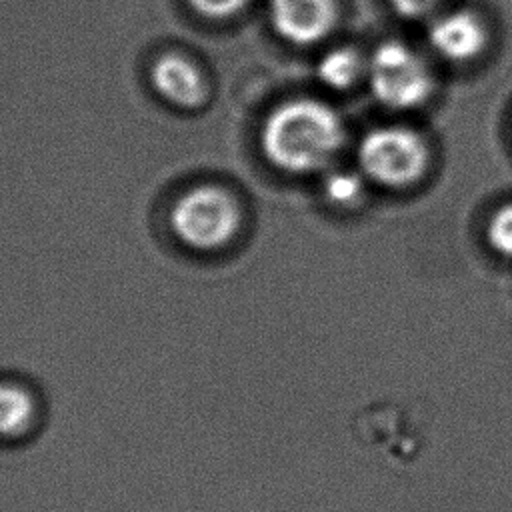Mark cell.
Masks as SVG:
<instances>
[{"mask_svg": "<svg viewBox=\"0 0 512 512\" xmlns=\"http://www.w3.org/2000/svg\"><path fill=\"white\" fill-rule=\"evenodd\" d=\"M344 142L340 116L324 102L298 98L272 110L262 126L260 144L276 168L310 174L326 168Z\"/></svg>", "mask_w": 512, "mask_h": 512, "instance_id": "cell-1", "label": "cell"}, {"mask_svg": "<svg viewBox=\"0 0 512 512\" xmlns=\"http://www.w3.org/2000/svg\"><path fill=\"white\" fill-rule=\"evenodd\" d=\"M170 224L186 246L216 250L236 236L240 208L230 192L214 184H204L184 192L176 200L170 212Z\"/></svg>", "mask_w": 512, "mask_h": 512, "instance_id": "cell-2", "label": "cell"}, {"mask_svg": "<svg viewBox=\"0 0 512 512\" xmlns=\"http://www.w3.org/2000/svg\"><path fill=\"white\" fill-rule=\"evenodd\" d=\"M368 80L374 96L394 110L414 108L432 92V76L426 62L398 40L376 46L368 62Z\"/></svg>", "mask_w": 512, "mask_h": 512, "instance_id": "cell-3", "label": "cell"}, {"mask_svg": "<svg viewBox=\"0 0 512 512\" xmlns=\"http://www.w3.org/2000/svg\"><path fill=\"white\" fill-rule=\"evenodd\" d=\"M362 172L384 186L412 184L426 168L424 140L402 126H384L368 132L358 146Z\"/></svg>", "mask_w": 512, "mask_h": 512, "instance_id": "cell-4", "label": "cell"}, {"mask_svg": "<svg viewBox=\"0 0 512 512\" xmlns=\"http://www.w3.org/2000/svg\"><path fill=\"white\" fill-rule=\"evenodd\" d=\"M334 0H270L274 30L294 44L322 40L336 22Z\"/></svg>", "mask_w": 512, "mask_h": 512, "instance_id": "cell-5", "label": "cell"}, {"mask_svg": "<svg viewBox=\"0 0 512 512\" xmlns=\"http://www.w3.org/2000/svg\"><path fill=\"white\" fill-rule=\"evenodd\" d=\"M150 80L160 96L180 108H198L208 96V86L202 72L182 54L160 56L152 64Z\"/></svg>", "mask_w": 512, "mask_h": 512, "instance_id": "cell-6", "label": "cell"}, {"mask_svg": "<svg viewBox=\"0 0 512 512\" xmlns=\"http://www.w3.org/2000/svg\"><path fill=\"white\" fill-rule=\"evenodd\" d=\"M432 48L452 62L474 58L486 40V32L476 14L456 10L438 18L428 32Z\"/></svg>", "mask_w": 512, "mask_h": 512, "instance_id": "cell-7", "label": "cell"}, {"mask_svg": "<svg viewBox=\"0 0 512 512\" xmlns=\"http://www.w3.org/2000/svg\"><path fill=\"white\" fill-rule=\"evenodd\" d=\"M34 416V398L24 388L16 384H0V436H22L30 430Z\"/></svg>", "mask_w": 512, "mask_h": 512, "instance_id": "cell-8", "label": "cell"}, {"mask_svg": "<svg viewBox=\"0 0 512 512\" xmlns=\"http://www.w3.org/2000/svg\"><path fill=\"white\" fill-rule=\"evenodd\" d=\"M362 72V60L358 52L350 48H334L326 52L318 62V78L330 88L352 86Z\"/></svg>", "mask_w": 512, "mask_h": 512, "instance_id": "cell-9", "label": "cell"}, {"mask_svg": "<svg viewBox=\"0 0 512 512\" xmlns=\"http://www.w3.org/2000/svg\"><path fill=\"white\" fill-rule=\"evenodd\" d=\"M364 190L362 178L356 172L338 168L332 170L324 180V194L332 204L338 206H352L360 200Z\"/></svg>", "mask_w": 512, "mask_h": 512, "instance_id": "cell-10", "label": "cell"}, {"mask_svg": "<svg viewBox=\"0 0 512 512\" xmlns=\"http://www.w3.org/2000/svg\"><path fill=\"white\" fill-rule=\"evenodd\" d=\"M486 238L504 258H512V204L502 206L488 222Z\"/></svg>", "mask_w": 512, "mask_h": 512, "instance_id": "cell-11", "label": "cell"}, {"mask_svg": "<svg viewBox=\"0 0 512 512\" xmlns=\"http://www.w3.org/2000/svg\"><path fill=\"white\" fill-rule=\"evenodd\" d=\"M188 2L202 16L222 20V18H230L236 12H240L248 0H188Z\"/></svg>", "mask_w": 512, "mask_h": 512, "instance_id": "cell-12", "label": "cell"}, {"mask_svg": "<svg viewBox=\"0 0 512 512\" xmlns=\"http://www.w3.org/2000/svg\"><path fill=\"white\" fill-rule=\"evenodd\" d=\"M394 10L406 18H418L432 12L440 0H390Z\"/></svg>", "mask_w": 512, "mask_h": 512, "instance_id": "cell-13", "label": "cell"}]
</instances>
